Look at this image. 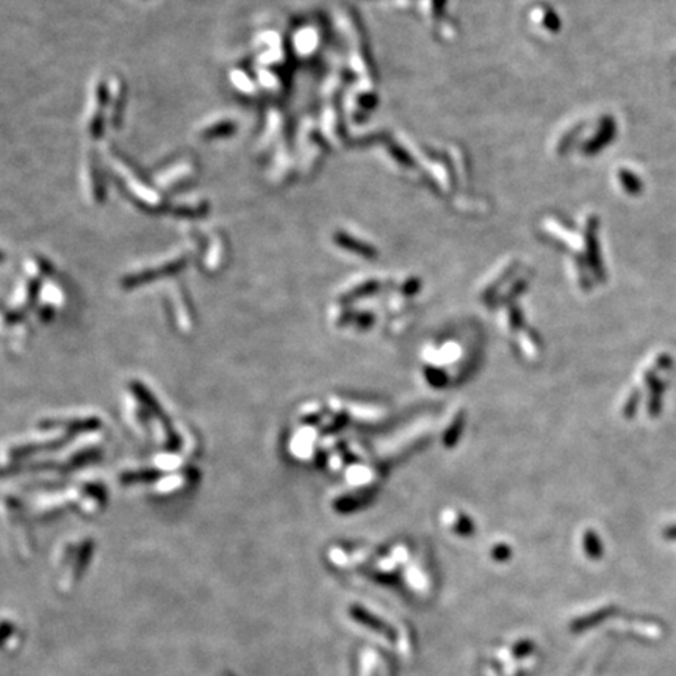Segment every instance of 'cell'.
Wrapping results in <instances>:
<instances>
[{"instance_id": "cell-6", "label": "cell", "mask_w": 676, "mask_h": 676, "mask_svg": "<svg viewBox=\"0 0 676 676\" xmlns=\"http://www.w3.org/2000/svg\"><path fill=\"white\" fill-rule=\"evenodd\" d=\"M13 626H14V625H13ZM13 626H11V625H10L8 622H3V628H2V637H3V639H5V640H7V639H8V637H10V633H11V631H14V628H13Z\"/></svg>"}, {"instance_id": "cell-2", "label": "cell", "mask_w": 676, "mask_h": 676, "mask_svg": "<svg viewBox=\"0 0 676 676\" xmlns=\"http://www.w3.org/2000/svg\"><path fill=\"white\" fill-rule=\"evenodd\" d=\"M349 612H351V617H352L354 620H356V622L362 623V625H365V626H368V628L374 629L376 633L384 634V636H387V637H393L391 631L389 629V626H385L384 623L381 622L379 618L373 617V615H371L370 612L365 611V609L359 607V606H352L351 609H349Z\"/></svg>"}, {"instance_id": "cell-3", "label": "cell", "mask_w": 676, "mask_h": 676, "mask_svg": "<svg viewBox=\"0 0 676 676\" xmlns=\"http://www.w3.org/2000/svg\"><path fill=\"white\" fill-rule=\"evenodd\" d=\"M235 130L237 125L230 119H219L204 125V129L201 130V136L202 140H218L221 136H230Z\"/></svg>"}, {"instance_id": "cell-5", "label": "cell", "mask_w": 676, "mask_h": 676, "mask_svg": "<svg viewBox=\"0 0 676 676\" xmlns=\"http://www.w3.org/2000/svg\"><path fill=\"white\" fill-rule=\"evenodd\" d=\"M235 82V85L238 88H241V90H246V91H254V88H256V85H254V80L252 79H249L246 72H243V71H238L234 74V77H232Z\"/></svg>"}, {"instance_id": "cell-4", "label": "cell", "mask_w": 676, "mask_h": 676, "mask_svg": "<svg viewBox=\"0 0 676 676\" xmlns=\"http://www.w3.org/2000/svg\"><path fill=\"white\" fill-rule=\"evenodd\" d=\"M207 210H208V204L205 202V201H190V202H182L177 205V207L174 208V215L177 216H184V218H199V216H202L207 213Z\"/></svg>"}, {"instance_id": "cell-1", "label": "cell", "mask_w": 676, "mask_h": 676, "mask_svg": "<svg viewBox=\"0 0 676 676\" xmlns=\"http://www.w3.org/2000/svg\"><path fill=\"white\" fill-rule=\"evenodd\" d=\"M173 163L174 165L165 168V171L162 169V174L158 176V184L163 186L162 190H180V188L190 185L197 173V162L190 155L177 158Z\"/></svg>"}]
</instances>
